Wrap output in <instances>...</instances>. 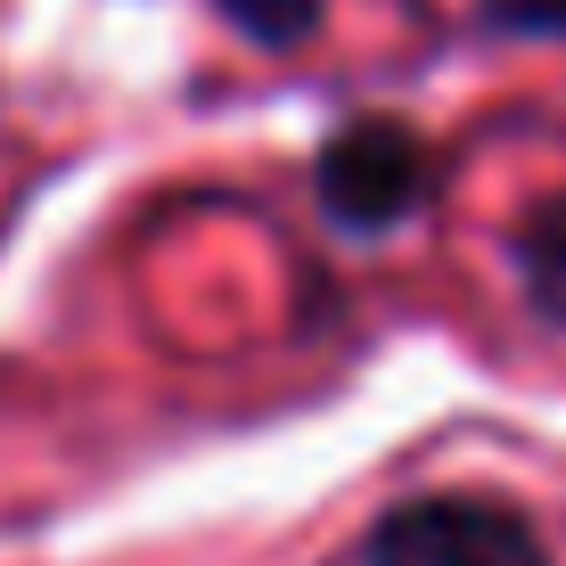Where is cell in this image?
<instances>
[{
  "instance_id": "1",
  "label": "cell",
  "mask_w": 566,
  "mask_h": 566,
  "mask_svg": "<svg viewBox=\"0 0 566 566\" xmlns=\"http://www.w3.org/2000/svg\"><path fill=\"white\" fill-rule=\"evenodd\" d=\"M443 198V148L427 140L411 115H345L337 132H321L312 148V206L337 239H395L427 206Z\"/></svg>"
},
{
  "instance_id": "2",
  "label": "cell",
  "mask_w": 566,
  "mask_h": 566,
  "mask_svg": "<svg viewBox=\"0 0 566 566\" xmlns=\"http://www.w3.org/2000/svg\"><path fill=\"white\" fill-rule=\"evenodd\" d=\"M354 566H551V542L501 493H411L369 517Z\"/></svg>"
},
{
  "instance_id": "3",
  "label": "cell",
  "mask_w": 566,
  "mask_h": 566,
  "mask_svg": "<svg viewBox=\"0 0 566 566\" xmlns=\"http://www.w3.org/2000/svg\"><path fill=\"white\" fill-rule=\"evenodd\" d=\"M510 271H517V296L542 328H566V189L534 198L510 222Z\"/></svg>"
},
{
  "instance_id": "4",
  "label": "cell",
  "mask_w": 566,
  "mask_h": 566,
  "mask_svg": "<svg viewBox=\"0 0 566 566\" xmlns=\"http://www.w3.org/2000/svg\"><path fill=\"white\" fill-rule=\"evenodd\" d=\"M206 9L255 50H304L328 25V0H206Z\"/></svg>"
},
{
  "instance_id": "5",
  "label": "cell",
  "mask_w": 566,
  "mask_h": 566,
  "mask_svg": "<svg viewBox=\"0 0 566 566\" xmlns=\"http://www.w3.org/2000/svg\"><path fill=\"white\" fill-rule=\"evenodd\" d=\"M468 9L501 42H566V0H468Z\"/></svg>"
}]
</instances>
